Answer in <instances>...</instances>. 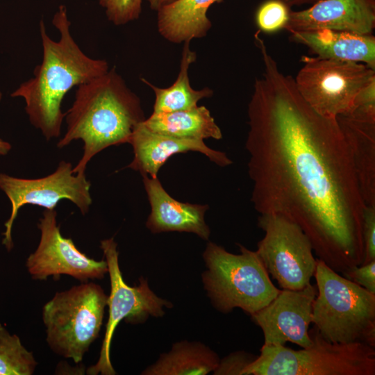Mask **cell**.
Masks as SVG:
<instances>
[{
  "mask_svg": "<svg viewBox=\"0 0 375 375\" xmlns=\"http://www.w3.org/2000/svg\"><path fill=\"white\" fill-rule=\"evenodd\" d=\"M149 4L151 9L157 11L161 7L172 3L176 0H145Z\"/></svg>",
  "mask_w": 375,
  "mask_h": 375,
  "instance_id": "30",
  "label": "cell"
},
{
  "mask_svg": "<svg viewBox=\"0 0 375 375\" xmlns=\"http://www.w3.org/2000/svg\"><path fill=\"white\" fill-rule=\"evenodd\" d=\"M314 277L312 324L321 335L331 342H359L375 347V294L317 258Z\"/></svg>",
  "mask_w": 375,
  "mask_h": 375,
  "instance_id": "4",
  "label": "cell"
},
{
  "mask_svg": "<svg viewBox=\"0 0 375 375\" xmlns=\"http://www.w3.org/2000/svg\"><path fill=\"white\" fill-rule=\"evenodd\" d=\"M60 39L52 40L42 19L40 34L42 60L33 70V76L13 91L12 97L25 101V111L31 124L47 140L59 138L65 113L61 103L74 87L86 83L109 70L106 60L87 56L74 40L65 6H60L52 19Z\"/></svg>",
  "mask_w": 375,
  "mask_h": 375,
  "instance_id": "2",
  "label": "cell"
},
{
  "mask_svg": "<svg viewBox=\"0 0 375 375\" xmlns=\"http://www.w3.org/2000/svg\"><path fill=\"white\" fill-rule=\"evenodd\" d=\"M342 115L375 122V77L360 89L354 98L351 109Z\"/></svg>",
  "mask_w": 375,
  "mask_h": 375,
  "instance_id": "26",
  "label": "cell"
},
{
  "mask_svg": "<svg viewBox=\"0 0 375 375\" xmlns=\"http://www.w3.org/2000/svg\"><path fill=\"white\" fill-rule=\"evenodd\" d=\"M108 19L115 26L125 25L140 17L143 0H98Z\"/></svg>",
  "mask_w": 375,
  "mask_h": 375,
  "instance_id": "25",
  "label": "cell"
},
{
  "mask_svg": "<svg viewBox=\"0 0 375 375\" xmlns=\"http://www.w3.org/2000/svg\"><path fill=\"white\" fill-rule=\"evenodd\" d=\"M257 356L244 351L234 352L219 360L215 374L242 375Z\"/></svg>",
  "mask_w": 375,
  "mask_h": 375,
  "instance_id": "28",
  "label": "cell"
},
{
  "mask_svg": "<svg viewBox=\"0 0 375 375\" xmlns=\"http://www.w3.org/2000/svg\"><path fill=\"white\" fill-rule=\"evenodd\" d=\"M351 151L362 199L375 207V122L336 117Z\"/></svg>",
  "mask_w": 375,
  "mask_h": 375,
  "instance_id": "19",
  "label": "cell"
},
{
  "mask_svg": "<svg viewBox=\"0 0 375 375\" xmlns=\"http://www.w3.org/2000/svg\"><path fill=\"white\" fill-rule=\"evenodd\" d=\"M316 295L317 287L311 283L301 290L281 289L269 303L250 315L262 331L263 345L290 342L301 348L310 347L312 341L309 328Z\"/></svg>",
  "mask_w": 375,
  "mask_h": 375,
  "instance_id": "13",
  "label": "cell"
},
{
  "mask_svg": "<svg viewBox=\"0 0 375 375\" xmlns=\"http://www.w3.org/2000/svg\"><path fill=\"white\" fill-rule=\"evenodd\" d=\"M312 344L294 350L262 345L244 375H374L375 347L364 342H331L314 326Z\"/></svg>",
  "mask_w": 375,
  "mask_h": 375,
  "instance_id": "6",
  "label": "cell"
},
{
  "mask_svg": "<svg viewBox=\"0 0 375 375\" xmlns=\"http://www.w3.org/2000/svg\"><path fill=\"white\" fill-rule=\"evenodd\" d=\"M36 366L33 353L0 323V375H31Z\"/></svg>",
  "mask_w": 375,
  "mask_h": 375,
  "instance_id": "23",
  "label": "cell"
},
{
  "mask_svg": "<svg viewBox=\"0 0 375 375\" xmlns=\"http://www.w3.org/2000/svg\"><path fill=\"white\" fill-rule=\"evenodd\" d=\"M56 216L55 209H45L39 220L40 242L26 262L32 278L41 281L49 276L58 278L62 274L81 283L103 278L108 273L106 260L98 261L89 258L77 249L71 238L63 237Z\"/></svg>",
  "mask_w": 375,
  "mask_h": 375,
  "instance_id": "12",
  "label": "cell"
},
{
  "mask_svg": "<svg viewBox=\"0 0 375 375\" xmlns=\"http://www.w3.org/2000/svg\"><path fill=\"white\" fill-rule=\"evenodd\" d=\"M362 240L364 259L362 265L375 260V207L365 206L363 212Z\"/></svg>",
  "mask_w": 375,
  "mask_h": 375,
  "instance_id": "27",
  "label": "cell"
},
{
  "mask_svg": "<svg viewBox=\"0 0 375 375\" xmlns=\"http://www.w3.org/2000/svg\"><path fill=\"white\" fill-rule=\"evenodd\" d=\"M289 7L294 6H301L303 4L314 3L319 0H281Z\"/></svg>",
  "mask_w": 375,
  "mask_h": 375,
  "instance_id": "32",
  "label": "cell"
},
{
  "mask_svg": "<svg viewBox=\"0 0 375 375\" xmlns=\"http://www.w3.org/2000/svg\"><path fill=\"white\" fill-rule=\"evenodd\" d=\"M107 299L100 285L88 281L56 293L42 312L50 349L81 362L99 336Z\"/></svg>",
  "mask_w": 375,
  "mask_h": 375,
  "instance_id": "7",
  "label": "cell"
},
{
  "mask_svg": "<svg viewBox=\"0 0 375 375\" xmlns=\"http://www.w3.org/2000/svg\"><path fill=\"white\" fill-rule=\"evenodd\" d=\"M222 0H176L157 10V27L167 41L180 44L205 37L212 24L209 8Z\"/></svg>",
  "mask_w": 375,
  "mask_h": 375,
  "instance_id": "18",
  "label": "cell"
},
{
  "mask_svg": "<svg viewBox=\"0 0 375 375\" xmlns=\"http://www.w3.org/2000/svg\"><path fill=\"white\" fill-rule=\"evenodd\" d=\"M294 80L306 102L321 115L336 118L351 109L354 98L375 69L358 62L303 56Z\"/></svg>",
  "mask_w": 375,
  "mask_h": 375,
  "instance_id": "8",
  "label": "cell"
},
{
  "mask_svg": "<svg viewBox=\"0 0 375 375\" xmlns=\"http://www.w3.org/2000/svg\"><path fill=\"white\" fill-rule=\"evenodd\" d=\"M142 176L151 206L146 225L151 233L188 232L209 239L210 230L205 221L208 205L177 201L164 189L158 177Z\"/></svg>",
  "mask_w": 375,
  "mask_h": 375,
  "instance_id": "16",
  "label": "cell"
},
{
  "mask_svg": "<svg viewBox=\"0 0 375 375\" xmlns=\"http://www.w3.org/2000/svg\"><path fill=\"white\" fill-rule=\"evenodd\" d=\"M342 275L369 292L375 294V260L353 267Z\"/></svg>",
  "mask_w": 375,
  "mask_h": 375,
  "instance_id": "29",
  "label": "cell"
},
{
  "mask_svg": "<svg viewBox=\"0 0 375 375\" xmlns=\"http://www.w3.org/2000/svg\"><path fill=\"white\" fill-rule=\"evenodd\" d=\"M238 246L240 254L208 243L203 253L207 269L203 282L218 311L228 313L239 308L251 315L269 303L281 290L272 283L257 252Z\"/></svg>",
  "mask_w": 375,
  "mask_h": 375,
  "instance_id": "5",
  "label": "cell"
},
{
  "mask_svg": "<svg viewBox=\"0 0 375 375\" xmlns=\"http://www.w3.org/2000/svg\"><path fill=\"white\" fill-rule=\"evenodd\" d=\"M65 118L66 132L57 147L77 140L83 142V156L74 174H85L89 161L103 149L129 143L135 128L146 119L139 97L115 67L77 86Z\"/></svg>",
  "mask_w": 375,
  "mask_h": 375,
  "instance_id": "3",
  "label": "cell"
},
{
  "mask_svg": "<svg viewBox=\"0 0 375 375\" xmlns=\"http://www.w3.org/2000/svg\"><path fill=\"white\" fill-rule=\"evenodd\" d=\"M265 235L256 251L269 276L281 289L301 290L310 284L317 258L312 244L299 225L278 214L260 215Z\"/></svg>",
  "mask_w": 375,
  "mask_h": 375,
  "instance_id": "9",
  "label": "cell"
},
{
  "mask_svg": "<svg viewBox=\"0 0 375 375\" xmlns=\"http://www.w3.org/2000/svg\"><path fill=\"white\" fill-rule=\"evenodd\" d=\"M375 0H319L307 9L291 10L284 29L290 33L320 29L372 35Z\"/></svg>",
  "mask_w": 375,
  "mask_h": 375,
  "instance_id": "14",
  "label": "cell"
},
{
  "mask_svg": "<svg viewBox=\"0 0 375 375\" xmlns=\"http://www.w3.org/2000/svg\"><path fill=\"white\" fill-rule=\"evenodd\" d=\"M291 41L321 58L358 62L375 69V37L328 29L290 33Z\"/></svg>",
  "mask_w": 375,
  "mask_h": 375,
  "instance_id": "17",
  "label": "cell"
},
{
  "mask_svg": "<svg viewBox=\"0 0 375 375\" xmlns=\"http://www.w3.org/2000/svg\"><path fill=\"white\" fill-rule=\"evenodd\" d=\"M290 7L281 0H267L256 14V22L260 31L274 33L284 29L288 22Z\"/></svg>",
  "mask_w": 375,
  "mask_h": 375,
  "instance_id": "24",
  "label": "cell"
},
{
  "mask_svg": "<svg viewBox=\"0 0 375 375\" xmlns=\"http://www.w3.org/2000/svg\"><path fill=\"white\" fill-rule=\"evenodd\" d=\"M190 41L184 42L181 59L180 70L175 82L169 88H160L145 78L141 80L152 89L155 94L153 113L172 112L196 108L202 99L209 98L213 91L204 88L194 90L191 87L188 71L195 62L197 54L190 47Z\"/></svg>",
  "mask_w": 375,
  "mask_h": 375,
  "instance_id": "21",
  "label": "cell"
},
{
  "mask_svg": "<svg viewBox=\"0 0 375 375\" xmlns=\"http://www.w3.org/2000/svg\"><path fill=\"white\" fill-rule=\"evenodd\" d=\"M134 157L126 167L142 176L156 178L160 169L172 156L187 151H198L220 167L233 163L226 153L208 147L202 140L177 138L149 130L140 123L133 131L129 143Z\"/></svg>",
  "mask_w": 375,
  "mask_h": 375,
  "instance_id": "15",
  "label": "cell"
},
{
  "mask_svg": "<svg viewBox=\"0 0 375 375\" xmlns=\"http://www.w3.org/2000/svg\"><path fill=\"white\" fill-rule=\"evenodd\" d=\"M143 124L151 131L177 138H222L220 128L204 106L172 112L152 113Z\"/></svg>",
  "mask_w": 375,
  "mask_h": 375,
  "instance_id": "20",
  "label": "cell"
},
{
  "mask_svg": "<svg viewBox=\"0 0 375 375\" xmlns=\"http://www.w3.org/2000/svg\"><path fill=\"white\" fill-rule=\"evenodd\" d=\"M117 247L112 238L101 242L100 247L108 265L111 289L107 299L108 319L104 338L97 362L87 369L89 375L115 374L110 361V345L116 327L122 320L131 324L143 322L149 315L162 316L165 313L163 307L172 306V303L158 297L149 288L145 279L140 278L139 285L133 287L124 282L119 266Z\"/></svg>",
  "mask_w": 375,
  "mask_h": 375,
  "instance_id": "10",
  "label": "cell"
},
{
  "mask_svg": "<svg viewBox=\"0 0 375 375\" xmlns=\"http://www.w3.org/2000/svg\"><path fill=\"white\" fill-rule=\"evenodd\" d=\"M219 359L215 352L198 342L186 341L175 344L142 374L147 375L207 374L218 367Z\"/></svg>",
  "mask_w": 375,
  "mask_h": 375,
  "instance_id": "22",
  "label": "cell"
},
{
  "mask_svg": "<svg viewBox=\"0 0 375 375\" xmlns=\"http://www.w3.org/2000/svg\"><path fill=\"white\" fill-rule=\"evenodd\" d=\"M248 103L245 143L251 201L259 213L292 220L317 258L342 274L362 265L365 203L349 142L336 118L313 110L264 42Z\"/></svg>",
  "mask_w": 375,
  "mask_h": 375,
  "instance_id": "1",
  "label": "cell"
},
{
  "mask_svg": "<svg viewBox=\"0 0 375 375\" xmlns=\"http://www.w3.org/2000/svg\"><path fill=\"white\" fill-rule=\"evenodd\" d=\"M2 99V93L0 91V101ZM12 148L11 144L6 141L0 138V155H7Z\"/></svg>",
  "mask_w": 375,
  "mask_h": 375,
  "instance_id": "31",
  "label": "cell"
},
{
  "mask_svg": "<svg viewBox=\"0 0 375 375\" xmlns=\"http://www.w3.org/2000/svg\"><path fill=\"white\" fill-rule=\"evenodd\" d=\"M90 182L85 174H74L71 162L61 160L56 169L44 177L28 179L0 173V190L11 203V213L5 223L2 244L8 251L13 247L12 228L19 210L24 205L38 206L53 210L62 199L75 204L85 215L92 203Z\"/></svg>",
  "mask_w": 375,
  "mask_h": 375,
  "instance_id": "11",
  "label": "cell"
}]
</instances>
